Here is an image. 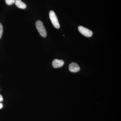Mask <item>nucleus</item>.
Returning <instances> with one entry per match:
<instances>
[{
    "label": "nucleus",
    "mask_w": 121,
    "mask_h": 121,
    "mask_svg": "<svg viewBox=\"0 0 121 121\" xmlns=\"http://www.w3.org/2000/svg\"><path fill=\"white\" fill-rule=\"evenodd\" d=\"M36 26L40 35L42 37H45L47 36V32L43 22L40 21H37L36 22Z\"/></svg>",
    "instance_id": "f257e3e1"
},
{
    "label": "nucleus",
    "mask_w": 121,
    "mask_h": 121,
    "mask_svg": "<svg viewBox=\"0 0 121 121\" xmlns=\"http://www.w3.org/2000/svg\"><path fill=\"white\" fill-rule=\"evenodd\" d=\"M49 17L52 23L55 27L56 29H59L60 27V25L58 18L55 13L54 11H51L49 13Z\"/></svg>",
    "instance_id": "f03ea898"
},
{
    "label": "nucleus",
    "mask_w": 121,
    "mask_h": 121,
    "mask_svg": "<svg viewBox=\"0 0 121 121\" xmlns=\"http://www.w3.org/2000/svg\"><path fill=\"white\" fill-rule=\"evenodd\" d=\"M78 29L79 32L83 35L84 36L87 37H91L92 36L93 33L91 30H89L88 29L82 26H79Z\"/></svg>",
    "instance_id": "7ed1b4c3"
},
{
    "label": "nucleus",
    "mask_w": 121,
    "mask_h": 121,
    "mask_svg": "<svg viewBox=\"0 0 121 121\" xmlns=\"http://www.w3.org/2000/svg\"><path fill=\"white\" fill-rule=\"evenodd\" d=\"M69 71L71 72L76 73L80 70V68L77 63L72 62L69 65Z\"/></svg>",
    "instance_id": "20e7f679"
},
{
    "label": "nucleus",
    "mask_w": 121,
    "mask_h": 121,
    "mask_svg": "<svg viewBox=\"0 0 121 121\" xmlns=\"http://www.w3.org/2000/svg\"><path fill=\"white\" fill-rule=\"evenodd\" d=\"M52 66L54 68L62 67L64 64V62L62 60L55 59L52 62Z\"/></svg>",
    "instance_id": "39448f33"
},
{
    "label": "nucleus",
    "mask_w": 121,
    "mask_h": 121,
    "mask_svg": "<svg viewBox=\"0 0 121 121\" xmlns=\"http://www.w3.org/2000/svg\"><path fill=\"white\" fill-rule=\"evenodd\" d=\"M15 4L19 8L22 9L26 8V4L21 0H15Z\"/></svg>",
    "instance_id": "423d86ee"
},
{
    "label": "nucleus",
    "mask_w": 121,
    "mask_h": 121,
    "mask_svg": "<svg viewBox=\"0 0 121 121\" xmlns=\"http://www.w3.org/2000/svg\"><path fill=\"white\" fill-rule=\"evenodd\" d=\"M6 4L8 5H11L15 3V0H5Z\"/></svg>",
    "instance_id": "0eeeda50"
},
{
    "label": "nucleus",
    "mask_w": 121,
    "mask_h": 121,
    "mask_svg": "<svg viewBox=\"0 0 121 121\" xmlns=\"http://www.w3.org/2000/svg\"><path fill=\"white\" fill-rule=\"evenodd\" d=\"M3 26L2 24L0 23V39H1L2 36V33H3Z\"/></svg>",
    "instance_id": "6e6552de"
},
{
    "label": "nucleus",
    "mask_w": 121,
    "mask_h": 121,
    "mask_svg": "<svg viewBox=\"0 0 121 121\" xmlns=\"http://www.w3.org/2000/svg\"><path fill=\"white\" fill-rule=\"evenodd\" d=\"M3 98L2 95H0V102L3 101Z\"/></svg>",
    "instance_id": "1a4fd4ad"
},
{
    "label": "nucleus",
    "mask_w": 121,
    "mask_h": 121,
    "mask_svg": "<svg viewBox=\"0 0 121 121\" xmlns=\"http://www.w3.org/2000/svg\"><path fill=\"white\" fill-rule=\"evenodd\" d=\"M2 107H3V105H2V103H0V109L2 108Z\"/></svg>",
    "instance_id": "9d476101"
}]
</instances>
